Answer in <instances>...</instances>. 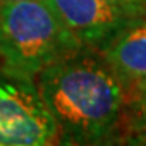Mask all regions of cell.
Here are the masks:
<instances>
[{
    "label": "cell",
    "instance_id": "obj_3",
    "mask_svg": "<svg viewBox=\"0 0 146 146\" xmlns=\"http://www.w3.org/2000/svg\"><path fill=\"white\" fill-rule=\"evenodd\" d=\"M58 145V130L36 80L0 62V146Z\"/></svg>",
    "mask_w": 146,
    "mask_h": 146
},
{
    "label": "cell",
    "instance_id": "obj_2",
    "mask_svg": "<svg viewBox=\"0 0 146 146\" xmlns=\"http://www.w3.org/2000/svg\"><path fill=\"white\" fill-rule=\"evenodd\" d=\"M81 49L46 0L0 5V62L13 72L36 76L47 65Z\"/></svg>",
    "mask_w": 146,
    "mask_h": 146
},
{
    "label": "cell",
    "instance_id": "obj_6",
    "mask_svg": "<svg viewBox=\"0 0 146 146\" xmlns=\"http://www.w3.org/2000/svg\"><path fill=\"white\" fill-rule=\"evenodd\" d=\"M127 143L143 145L146 141V86L127 101V117L123 138Z\"/></svg>",
    "mask_w": 146,
    "mask_h": 146
},
{
    "label": "cell",
    "instance_id": "obj_4",
    "mask_svg": "<svg viewBox=\"0 0 146 146\" xmlns=\"http://www.w3.org/2000/svg\"><path fill=\"white\" fill-rule=\"evenodd\" d=\"M81 47L99 50L135 16L107 0H46Z\"/></svg>",
    "mask_w": 146,
    "mask_h": 146
},
{
    "label": "cell",
    "instance_id": "obj_1",
    "mask_svg": "<svg viewBox=\"0 0 146 146\" xmlns=\"http://www.w3.org/2000/svg\"><path fill=\"white\" fill-rule=\"evenodd\" d=\"M34 80L58 130V145H109L123 138L127 93L99 50L81 47Z\"/></svg>",
    "mask_w": 146,
    "mask_h": 146
},
{
    "label": "cell",
    "instance_id": "obj_9",
    "mask_svg": "<svg viewBox=\"0 0 146 146\" xmlns=\"http://www.w3.org/2000/svg\"><path fill=\"white\" fill-rule=\"evenodd\" d=\"M143 145H146V141H145V143H143Z\"/></svg>",
    "mask_w": 146,
    "mask_h": 146
},
{
    "label": "cell",
    "instance_id": "obj_5",
    "mask_svg": "<svg viewBox=\"0 0 146 146\" xmlns=\"http://www.w3.org/2000/svg\"><path fill=\"white\" fill-rule=\"evenodd\" d=\"M99 52L122 81L128 101L146 86V16L130 20Z\"/></svg>",
    "mask_w": 146,
    "mask_h": 146
},
{
    "label": "cell",
    "instance_id": "obj_8",
    "mask_svg": "<svg viewBox=\"0 0 146 146\" xmlns=\"http://www.w3.org/2000/svg\"><path fill=\"white\" fill-rule=\"evenodd\" d=\"M8 2H18V0H0V5L2 3H8Z\"/></svg>",
    "mask_w": 146,
    "mask_h": 146
},
{
    "label": "cell",
    "instance_id": "obj_7",
    "mask_svg": "<svg viewBox=\"0 0 146 146\" xmlns=\"http://www.w3.org/2000/svg\"><path fill=\"white\" fill-rule=\"evenodd\" d=\"M130 16H146V0H107Z\"/></svg>",
    "mask_w": 146,
    "mask_h": 146
}]
</instances>
